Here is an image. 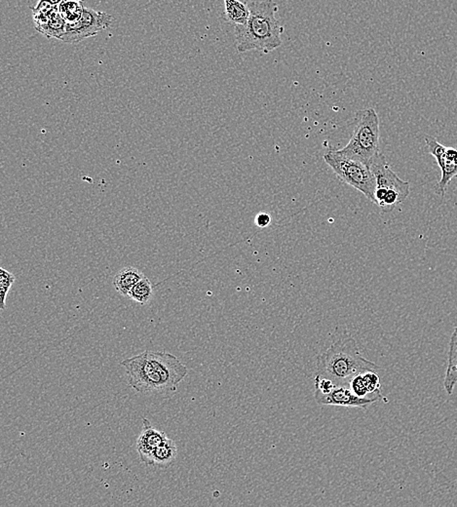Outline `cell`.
Here are the masks:
<instances>
[{
    "label": "cell",
    "mask_w": 457,
    "mask_h": 507,
    "mask_svg": "<svg viewBox=\"0 0 457 507\" xmlns=\"http://www.w3.org/2000/svg\"><path fill=\"white\" fill-rule=\"evenodd\" d=\"M121 365L130 386L143 394L177 391L189 372L187 366L174 355L150 350L123 360Z\"/></svg>",
    "instance_id": "6da1fadb"
},
{
    "label": "cell",
    "mask_w": 457,
    "mask_h": 507,
    "mask_svg": "<svg viewBox=\"0 0 457 507\" xmlns=\"http://www.w3.org/2000/svg\"><path fill=\"white\" fill-rule=\"evenodd\" d=\"M249 21L235 27V44L240 54L258 51L269 54L283 43L284 27L276 18L278 5L273 0L249 1Z\"/></svg>",
    "instance_id": "7a4b0ae2"
},
{
    "label": "cell",
    "mask_w": 457,
    "mask_h": 507,
    "mask_svg": "<svg viewBox=\"0 0 457 507\" xmlns=\"http://www.w3.org/2000/svg\"><path fill=\"white\" fill-rule=\"evenodd\" d=\"M378 369L377 364L363 356L346 329L336 328L331 336V346L318 356L315 375L330 378L336 386H347L358 374Z\"/></svg>",
    "instance_id": "3957f363"
},
{
    "label": "cell",
    "mask_w": 457,
    "mask_h": 507,
    "mask_svg": "<svg viewBox=\"0 0 457 507\" xmlns=\"http://www.w3.org/2000/svg\"><path fill=\"white\" fill-rule=\"evenodd\" d=\"M380 119L375 109H365L356 112L354 129L348 143L339 153L347 158L370 165L380 153Z\"/></svg>",
    "instance_id": "277c9868"
},
{
    "label": "cell",
    "mask_w": 457,
    "mask_h": 507,
    "mask_svg": "<svg viewBox=\"0 0 457 507\" xmlns=\"http://www.w3.org/2000/svg\"><path fill=\"white\" fill-rule=\"evenodd\" d=\"M370 167L375 179L373 204H377L383 212L393 211L409 197L411 192L409 182L397 176L381 151L373 159Z\"/></svg>",
    "instance_id": "5b68a950"
},
{
    "label": "cell",
    "mask_w": 457,
    "mask_h": 507,
    "mask_svg": "<svg viewBox=\"0 0 457 507\" xmlns=\"http://www.w3.org/2000/svg\"><path fill=\"white\" fill-rule=\"evenodd\" d=\"M324 160L342 181L375 203V179L369 165L347 158L338 150L329 151L324 156Z\"/></svg>",
    "instance_id": "8992f818"
},
{
    "label": "cell",
    "mask_w": 457,
    "mask_h": 507,
    "mask_svg": "<svg viewBox=\"0 0 457 507\" xmlns=\"http://www.w3.org/2000/svg\"><path fill=\"white\" fill-rule=\"evenodd\" d=\"M114 17L108 13L84 8L82 16L77 22L67 23L64 35L60 40L65 43H78L89 38L96 36L101 31L111 27Z\"/></svg>",
    "instance_id": "52a82bcc"
},
{
    "label": "cell",
    "mask_w": 457,
    "mask_h": 507,
    "mask_svg": "<svg viewBox=\"0 0 457 507\" xmlns=\"http://www.w3.org/2000/svg\"><path fill=\"white\" fill-rule=\"evenodd\" d=\"M425 143H426L428 153L431 156H434L437 161L439 167L442 171V178L438 184L435 185V193L441 197L445 196L448 185L451 180L457 176V164L448 160L446 156V146L439 143L437 138L432 136H426L425 137Z\"/></svg>",
    "instance_id": "ba28073f"
},
{
    "label": "cell",
    "mask_w": 457,
    "mask_h": 507,
    "mask_svg": "<svg viewBox=\"0 0 457 507\" xmlns=\"http://www.w3.org/2000/svg\"><path fill=\"white\" fill-rule=\"evenodd\" d=\"M316 403L321 406H341L350 408H365L375 403V400L363 399L355 396L351 389L346 386H336L328 394L314 392Z\"/></svg>",
    "instance_id": "9c48e42d"
},
{
    "label": "cell",
    "mask_w": 457,
    "mask_h": 507,
    "mask_svg": "<svg viewBox=\"0 0 457 507\" xmlns=\"http://www.w3.org/2000/svg\"><path fill=\"white\" fill-rule=\"evenodd\" d=\"M348 386L355 396L360 398L375 400V402L385 398L381 394L380 378L377 370L358 374L351 378Z\"/></svg>",
    "instance_id": "30bf717a"
},
{
    "label": "cell",
    "mask_w": 457,
    "mask_h": 507,
    "mask_svg": "<svg viewBox=\"0 0 457 507\" xmlns=\"http://www.w3.org/2000/svg\"><path fill=\"white\" fill-rule=\"evenodd\" d=\"M143 430L137 441V449L138 454H140L141 462L150 467L153 452L162 443L165 442L168 439V436L163 431L154 428L151 425L150 420L145 419V418L143 419Z\"/></svg>",
    "instance_id": "8fae6325"
},
{
    "label": "cell",
    "mask_w": 457,
    "mask_h": 507,
    "mask_svg": "<svg viewBox=\"0 0 457 507\" xmlns=\"http://www.w3.org/2000/svg\"><path fill=\"white\" fill-rule=\"evenodd\" d=\"M224 10L223 13V20L228 25L238 27L245 26L249 21L250 7L248 2L240 1V0H224Z\"/></svg>",
    "instance_id": "7c38bea8"
},
{
    "label": "cell",
    "mask_w": 457,
    "mask_h": 507,
    "mask_svg": "<svg viewBox=\"0 0 457 507\" xmlns=\"http://www.w3.org/2000/svg\"><path fill=\"white\" fill-rule=\"evenodd\" d=\"M145 274L133 266H126L117 273L114 279V286L121 296L128 297L133 287L142 280Z\"/></svg>",
    "instance_id": "4fadbf2b"
},
{
    "label": "cell",
    "mask_w": 457,
    "mask_h": 507,
    "mask_svg": "<svg viewBox=\"0 0 457 507\" xmlns=\"http://www.w3.org/2000/svg\"><path fill=\"white\" fill-rule=\"evenodd\" d=\"M67 23L59 13L58 8L52 12L43 22L35 23L36 31L47 38H61L64 35Z\"/></svg>",
    "instance_id": "5bb4252c"
},
{
    "label": "cell",
    "mask_w": 457,
    "mask_h": 507,
    "mask_svg": "<svg viewBox=\"0 0 457 507\" xmlns=\"http://www.w3.org/2000/svg\"><path fill=\"white\" fill-rule=\"evenodd\" d=\"M177 454L176 444L172 439H167L165 442L162 443L151 456L150 467H169L174 464Z\"/></svg>",
    "instance_id": "9a60e30c"
},
{
    "label": "cell",
    "mask_w": 457,
    "mask_h": 507,
    "mask_svg": "<svg viewBox=\"0 0 457 507\" xmlns=\"http://www.w3.org/2000/svg\"><path fill=\"white\" fill-rule=\"evenodd\" d=\"M82 0H64L58 6L60 14L65 23H75L80 19L84 11Z\"/></svg>",
    "instance_id": "2e32d148"
},
{
    "label": "cell",
    "mask_w": 457,
    "mask_h": 507,
    "mask_svg": "<svg viewBox=\"0 0 457 507\" xmlns=\"http://www.w3.org/2000/svg\"><path fill=\"white\" fill-rule=\"evenodd\" d=\"M153 285L151 283L150 279L145 276L142 280L138 281V283L133 287L128 298L143 305L150 302L151 297H153Z\"/></svg>",
    "instance_id": "e0dca14e"
},
{
    "label": "cell",
    "mask_w": 457,
    "mask_h": 507,
    "mask_svg": "<svg viewBox=\"0 0 457 507\" xmlns=\"http://www.w3.org/2000/svg\"><path fill=\"white\" fill-rule=\"evenodd\" d=\"M15 282V276L4 268H0V299H1V310L6 307V298Z\"/></svg>",
    "instance_id": "ac0fdd59"
},
{
    "label": "cell",
    "mask_w": 457,
    "mask_h": 507,
    "mask_svg": "<svg viewBox=\"0 0 457 507\" xmlns=\"http://www.w3.org/2000/svg\"><path fill=\"white\" fill-rule=\"evenodd\" d=\"M457 366V327L451 334L450 350H448V364L446 377H450Z\"/></svg>",
    "instance_id": "d6986e66"
},
{
    "label": "cell",
    "mask_w": 457,
    "mask_h": 507,
    "mask_svg": "<svg viewBox=\"0 0 457 507\" xmlns=\"http://www.w3.org/2000/svg\"><path fill=\"white\" fill-rule=\"evenodd\" d=\"M270 223L271 218L268 214L261 213L260 215L257 216V218H255V224H257L258 227H268Z\"/></svg>",
    "instance_id": "ffe728a7"
},
{
    "label": "cell",
    "mask_w": 457,
    "mask_h": 507,
    "mask_svg": "<svg viewBox=\"0 0 457 507\" xmlns=\"http://www.w3.org/2000/svg\"><path fill=\"white\" fill-rule=\"evenodd\" d=\"M446 156L448 160L457 164V150L453 148H446Z\"/></svg>",
    "instance_id": "44dd1931"
},
{
    "label": "cell",
    "mask_w": 457,
    "mask_h": 507,
    "mask_svg": "<svg viewBox=\"0 0 457 507\" xmlns=\"http://www.w3.org/2000/svg\"><path fill=\"white\" fill-rule=\"evenodd\" d=\"M48 1L50 2L51 4H53L54 6L58 7L64 0H48ZM82 1H84V0H82Z\"/></svg>",
    "instance_id": "7402d4cb"
}]
</instances>
